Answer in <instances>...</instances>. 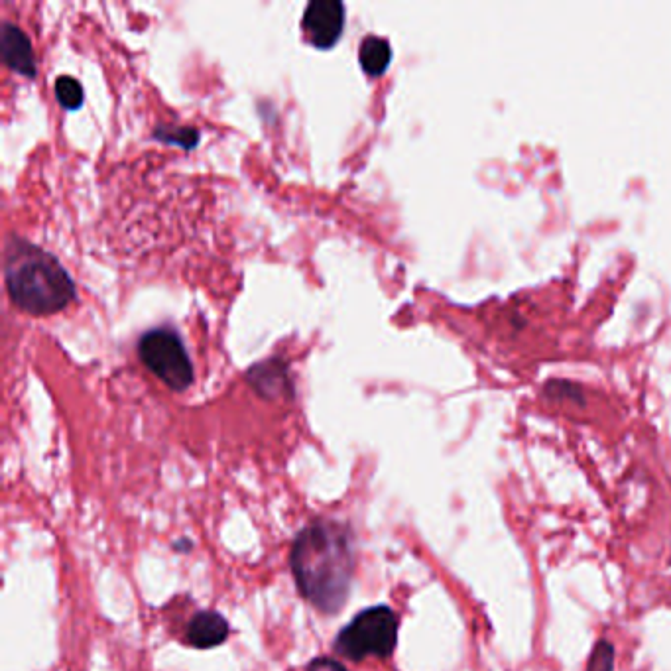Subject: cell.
<instances>
[{"instance_id": "6da1fadb", "label": "cell", "mask_w": 671, "mask_h": 671, "mask_svg": "<svg viewBox=\"0 0 671 671\" xmlns=\"http://www.w3.org/2000/svg\"><path fill=\"white\" fill-rule=\"evenodd\" d=\"M292 573L307 603L325 614L343 609L355 577V544L351 530L333 520H315L298 534Z\"/></svg>"}, {"instance_id": "7a4b0ae2", "label": "cell", "mask_w": 671, "mask_h": 671, "mask_svg": "<svg viewBox=\"0 0 671 671\" xmlns=\"http://www.w3.org/2000/svg\"><path fill=\"white\" fill-rule=\"evenodd\" d=\"M4 280L10 300L30 315H52L75 298V286L56 256L20 237L4 250Z\"/></svg>"}, {"instance_id": "3957f363", "label": "cell", "mask_w": 671, "mask_h": 671, "mask_svg": "<svg viewBox=\"0 0 671 671\" xmlns=\"http://www.w3.org/2000/svg\"><path fill=\"white\" fill-rule=\"evenodd\" d=\"M398 644V616L388 607H370L345 626L337 640L335 652L347 660L361 662L370 656L390 658Z\"/></svg>"}, {"instance_id": "277c9868", "label": "cell", "mask_w": 671, "mask_h": 671, "mask_svg": "<svg viewBox=\"0 0 671 671\" xmlns=\"http://www.w3.org/2000/svg\"><path fill=\"white\" fill-rule=\"evenodd\" d=\"M138 355L172 390H185L193 382V365L182 339L172 329H152L138 343Z\"/></svg>"}, {"instance_id": "5b68a950", "label": "cell", "mask_w": 671, "mask_h": 671, "mask_svg": "<svg viewBox=\"0 0 671 671\" xmlns=\"http://www.w3.org/2000/svg\"><path fill=\"white\" fill-rule=\"evenodd\" d=\"M304 34L319 50L333 48L345 28V6L339 0H313L304 12Z\"/></svg>"}, {"instance_id": "8992f818", "label": "cell", "mask_w": 671, "mask_h": 671, "mask_svg": "<svg viewBox=\"0 0 671 671\" xmlns=\"http://www.w3.org/2000/svg\"><path fill=\"white\" fill-rule=\"evenodd\" d=\"M0 54L4 63L24 77H36V56L28 36L14 24L4 22L0 32Z\"/></svg>"}, {"instance_id": "52a82bcc", "label": "cell", "mask_w": 671, "mask_h": 671, "mask_svg": "<svg viewBox=\"0 0 671 671\" xmlns=\"http://www.w3.org/2000/svg\"><path fill=\"white\" fill-rule=\"evenodd\" d=\"M229 638V622L215 610L197 612L187 626V642L197 650H211Z\"/></svg>"}, {"instance_id": "ba28073f", "label": "cell", "mask_w": 671, "mask_h": 671, "mask_svg": "<svg viewBox=\"0 0 671 671\" xmlns=\"http://www.w3.org/2000/svg\"><path fill=\"white\" fill-rule=\"evenodd\" d=\"M248 382L262 396H268V398H276L286 392H292L288 370H286V365H282L280 361H266L262 365L254 366L248 372Z\"/></svg>"}, {"instance_id": "9c48e42d", "label": "cell", "mask_w": 671, "mask_h": 671, "mask_svg": "<svg viewBox=\"0 0 671 671\" xmlns=\"http://www.w3.org/2000/svg\"><path fill=\"white\" fill-rule=\"evenodd\" d=\"M390 60H392V50H390V44L384 38L368 36L365 42L361 44L359 61H361V67L365 69L368 75H372V77L382 75L388 69Z\"/></svg>"}, {"instance_id": "30bf717a", "label": "cell", "mask_w": 671, "mask_h": 671, "mask_svg": "<svg viewBox=\"0 0 671 671\" xmlns=\"http://www.w3.org/2000/svg\"><path fill=\"white\" fill-rule=\"evenodd\" d=\"M56 97H58L61 107H65L69 111H75L83 103V87L77 79H73L69 75H61L56 81Z\"/></svg>"}, {"instance_id": "8fae6325", "label": "cell", "mask_w": 671, "mask_h": 671, "mask_svg": "<svg viewBox=\"0 0 671 671\" xmlns=\"http://www.w3.org/2000/svg\"><path fill=\"white\" fill-rule=\"evenodd\" d=\"M614 670V648L612 644L603 640L595 646L591 658H589V670L587 671H612Z\"/></svg>"}, {"instance_id": "7c38bea8", "label": "cell", "mask_w": 671, "mask_h": 671, "mask_svg": "<svg viewBox=\"0 0 671 671\" xmlns=\"http://www.w3.org/2000/svg\"><path fill=\"white\" fill-rule=\"evenodd\" d=\"M546 392L548 396H555V398H569V400H577L583 402V390L579 384L569 382V380H549L546 384Z\"/></svg>"}, {"instance_id": "4fadbf2b", "label": "cell", "mask_w": 671, "mask_h": 671, "mask_svg": "<svg viewBox=\"0 0 671 671\" xmlns=\"http://www.w3.org/2000/svg\"><path fill=\"white\" fill-rule=\"evenodd\" d=\"M156 136H160L166 142H176L182 144L183 148L195 146L199 134L193 128H170V130H156Z\"/></svg>"}, {"instance_id": "5bb4252c", "label": "cell", "mask_w": 671, "mask_h": 671, "mask_svg": "<svg viewBox=\"0 0 671 671\" xmlns=\"http://www.w3.org/2000/svg\"><path fill=\"white\" fill-rule=\"evenodd\" d=\"M307 671H347V668L333 658H317L307 666Z\"/></svg>"}]
</instances>
